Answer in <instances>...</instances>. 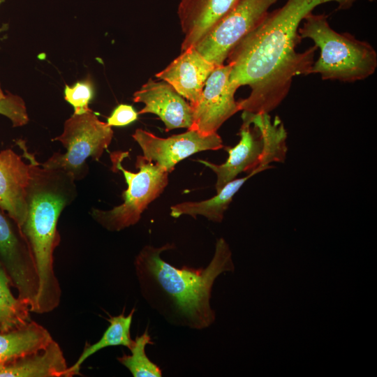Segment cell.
<instances>
[{
    "label": "cell",
    "instance_id": "10",
    "mask_svg": "<svg viewBox=\"0 0 377 377\" xmlns=\"http://www.w3.org/2000/svg\"><path fill=\"white\" fill-rule=\"evenodd\" d=\"M132 137L140 147L142 156L168 173L173 171L179 162L197 152L223 147L222 139L217 133L206 135L193 129L160 138L138 128Z\"/></svg>",
    "mask_w": 377,
    "mask_h": 377
},
{
    "label": "cell",
    "instance_id": "23",
    "mask_svg": "<svg viewBox=\"0 0 377 377\" xmlns=\"http://www.w3.org/2000/svg\"><path fill=\"white\" fill-rule=\"evenodd\" d=\"M93 85L89 80L77 82L72 87L66 85L64 98L74 108L76 114L87 112L91 109L89 103L93 97Z\"/></svg>",
    "mask_w": 377,
    "mask_h": 377
},
{
    "label": "cell",
    "instance_id": "11",
    "mask_svg": "<svg viewBox=\"0 0 377 377\" xmlns=\"http://www.w3.org/2000/svg\"><path fill=\"white\" fill-rule=\"evenodd\" d=\"M229 64L217 66L208 77L198 103L192 106L191 127L203 134L217 133L221 125L239 110L235 94L237 88L230 82Z\"/></svg>",
    "mask_w": 377,
    "mask_h": 377
},
{
    "label": "cell",
    "instance_id": "19",
    "mask_svg": "<svg viewBox=\"0 0 377 377\" xmlns=\"http://www.w3.org/2000/svg\"><path fill=\"white\" fill-rule=\"evenodd\" d=\"M135 310L133 308L127 316H125L123 312L116 316H110L108 319L110 325L101 338L93 344L85 343L84 349L77 361L68 367L66 377L80 375L83 362L90 356L103 348L122 346L130 350L134 344V340L131 337L130 330Z\"/></svg>",
    "mask_w": 377,
    "mask_h": 377
},
{
    "label": "cell",
    "instance_id": "26",
    "mask_svg": "<svg viewBox=\"0 0 377 377\" xmlns=\"http://www.w3.org/2000/svg\"><path fill=\"white\" fill-rule=\"evenodd\" d=\"M1 1L0 0V2H1Z\"/></svg>",
    "mask_w": 377,
    "mask_h": 377
},
{
    "label": "cell",
    "instance_id": "7",
    "mask_svg": "<svg viewBox=\"0 0 377 377\" xmlns=\"http://www.w3.org/2000/svg\"><path fill=\"white\" fill-rule=\"evenodd\" d=\"M112 137L111 126L99 120L91 110L80 114H73L64 122L62 133L52 140L60 142L66 151L53 154L41 165L64 170L75 180H80L88 173L87 159L91 157L99 161Z\"/></svg>",
    "mask_w": 377,
    "mask_h": 377
},
{
    "label": "cell",
    "instance_id": "22",
    "mask_svg": "<svg viewBox=\"0 0 377 377\" xmlns=\"http://www.w3.org/2000/svg\"><path fill=\"white\" fill-rule=\"evenodd\" d=\"M0 114L8 117L14 127L22 126L29 121L25 103L19 96L5 94L0 86Z\"/></svg>",
    "mask_w": 377,
    "mask_h": 377
},
{
    "label": "cell",
    "instance_id": "8",
    "mask_svg": "<svg viewBox=\"0 0 377 377\" xmlns=\"http://www.w3.org/2000/svg\"><path fill=\"white\" fill-rule=\"evenodd\" d=\"M278 1L237 0L194 47L215 66L224 64L232 49L263 20Z\"/></svg>",
    "mask_w": 377,
    "mask_h": 377
},
{
    "label": "cell",
    "instance_id": "21",
    "mask_svg": "<svg viewBox=\"0 0 377 377\" xmlns=\"http://www.w3.org/2000/svg\"><path fill=\"white\" fill-rule=\"evenodd\" d=\"M147 344H154L148 331L134 339V344L130 349L131 355H123L117 358V361L127 368L134 377H161V369L145 353Z\"/></svg>",
    "mask_w": 377,
    "mask_h": 377
},
{
    "label": "cell",
    "instance_id": "24",
    "mask_svg": "<svg viewBox=\"0 0 377 377\" xmlns=\"http://www.w3.org/2000/svg\"><path fill=\"white\" fill-rule=\"evenodd\" d=\"M138 113L129 105L120 104L108 118L107 124L110 126H123L135 121Z\"/></svg>",
    "mask_w": 377,
    "mask_h": 377
},
{
    "label": "cell",
    "instance_id": "12",
    "mask_svg": "<svg viewBox=\"0 0 377 377\" xmlns=\"http://www.w3.org/2000/svg\"><path fill=\"white\" fill-rule=\"evenodd\" d=\"M133 101L145 105L138 114L157 115L163 122L165 131L181 128L188 129L193 124L192 106L165 81L150 78L133 94Z\"/></svg>",
    "mask_w": 377,
    "mask_h": 377
},
{
    "label": "cell",
    "instance_id": "27",
    "mask_svg": "<svg viewBox=\"0 0 377 377\" xmlns=\"http://www.w3.org/2000/svg\"><path fill=\"white\" fill-rule=\"evenodd\" d=\"M1 1H2V0H1Z\"/></svg>",
    "mask_w": 377,
    "mask_h": 377
},
{
    "label": "cell",
    "instance_id": "14",
    "mask_svg": "<svg viewBox=\"0 0 377 377\" xmlns=\"http://www.w3.org/2000/svg\"><path fill=\"white\" fill-rule=\"evenodd\" d=\"M30 168L11 149L0 151V207L20 226L27 213Z\"/></svg>",
    "mask_w": 377,
    "mask_h": 377
},
{
    "label": "cell",
    "instance_id": "17",
    "mask_svg": "<svg viewBox=\"0 0 377 377\" xmlns=\"http://www.w3.org/2000/svg\"><path fill=\"white\" fill-rule=\"evenodd\" d=\"M52 340L49 331L32 320L16 329L0 330V364L43 349Z\"/></svg>",
    "mask_w": 377,
    "mask_h": 377
},
{
    "label": "cell",
    "instance_id": "18",
    "mask_svg": "<svg viewBox=\"0 0 377 377\" xmlns=\"http://www.w3.org/2000/svg\"><path fill=\"white\" fill-rule=\"evenodd\" d=\"M255 175L256 173L253 172L244 177L232 180L209 199L198 202L186 201L172 205L170 207V216L179 218L182 215H189L195 219L198 215H201L212 222L221 223L233 196Z\"/></svg>",
    "mask_w": 377,
    "mask_h": 377
},
{
    "label": "cell",
    "instance_id": "15",
    "mask_svg": "<svg viewBox=\"0 0 377 377\" xmlns=\"http://www.w3.org/2000/svg\"><path fill=\"white\" fill-rule=\"evenodd\" d=\"M237 0H181L177 15L184 38L181 52L194 47L230 10Z\"/></svg>",
    "mask_w": 377,
    "mask_h": 377
},
{
    "label": "cell",
    "instance_id": "25",
    "mask_svg": "<svg viewBox=\"0 0 377 377\" xmlns=\"http://www.w3.org/2000/svg\"><path fill=\"white\" fill-rule=\"evenodd\" d=\"M369 1H374V0H369Z\"/></svg>",
    "mask_w": 377,
    "mask_h": 377
},
{
    "label": "cell",
    "instance_id": "5",
    "mask_svg": "<svg viewBox=\"0 0 377 377\" xmlns=\"http://www.w3.org/2000/svg\"><path fill=\"white\" fill-rule=\"evenodd\" d=\"M325 13L307 15L299 28L302 39L309 38L320 50V57L309 71L323 80L353 82L373 75L377 68V53L368 42L348 33L334 30Z\"/></svg>",
    "mask_w": 377,
    "mask_h": 377
},
{
    "label": "cell",
    "instance_id": "20",
    "mask_svg": "<svg viewBox=\"0 0 377 377\" xmlns=\"http://www.w3.org/2000/svg\"><path fill=\"white\" fill-rule=\"evenodd\" d=\"M11 286L10 280L0 263V330L1 331L20 327L31 320L29 306L13 295Z\"/></svg>",
    "mask_w": 377,
    "mask_h": 377
},
{
    "label": "cell",
    "instance_id": "4",
    "mask_svg": "<svg viewBox=\"0 0 377 377\" xmlns=\"http://www.w3.org/2000/svg\"><path fill=\"white\" fill-rule=\"evenodd\" d=\"M240 140L233 147H226L228 157L222 164L205 160L198 161L216 175L215 188L219 193L228 182L243 172L259 173L272 168V163H283L287 153V131L279 117L269 113L243 112Z\"/></svg>",
    "mask_w": 377,
    "mask_h": 377
},
{
    "label": "cell",
    "instance_id": "13",
    "mask_svg": "<svg viewBox=\"0 0 377 377\" xmlns=\"http://www.w3.org/2000/svg\"><path fill=\"white\" fill-rule=\"evenodd\" d=\"M216 66L195 47H190L181 52L177 58L155 76L170 84L193 106L198 103L205 82Z\"/></svg>",
    "mask_w": 377,
    "mask_h": 377
},
{
    "label": "cell",
    "instance_id": "16",
    "mask_svg": "<svg viewBox=\"0 0 377 377\" xmlns=\"http://www.w3.org/2000/svg\"><path fill=\"white\" fill-rule=\"evenodd\" d=\"M68 365L54 339L44 348L0 364V377H66Z\"/></svg>",
    "mask_w": 377,
    "mask_h": 377
},
{
    "label": "cell",
    "instance_id": "3",
    "mask_svg": "<svg viewBox=\"0 0 377 377\" xmlns=\"http://www.w3.org/2000/svg\"><path fill=\"white\" fill-rule=\"evenodd\" d=\"M29 161L30 180L27 190V213L20 226L31 251L40 288L32 313H45L60 303L61 288L54 270V251L60 242L57 223L64 209L75 199V179L60 169L43 166L18 140Z\"/></svg>",
    "mask_w": 377,
    "mask_h": 377
},
{
    "label": "cell",
    "instance_id": "6",
    "mask_svg": "<svg viewBox=\"0 0 377 377\" xmlns=\"http://www.w3.org/2000/svg\"><path fill=\"white\" fill-rule=\"evenodd\" d=\"M127 152L111 154L112 168L121 171L128 186L122 193L123 202L109 210L92 208L90 215L103 228L118 232L136 224L148 205L163 192L168 183L169 173L156 164L137 156V172L125 169L122 160Z\"/></svg>",
    "mask_w": 377,
    "mask_h": 377
},
{
    "label": "cell",
    "instance_id": "2",
    "mask_svg": "<svg viewBox=\"0 0 377 377\" xmlns=\"http://www.w3.org/2000/svg\"><path fill=\"white\" fill-rule=\"evenodd\" d=\"M174 244L145 246L135 256L134 267L141 295L148 305L168 323L193 330L209 327L216 318L210 300L219 275L232 272L234 265L228 244L216 240L212 259L206 267H176L161 258Z\"/></svg>",
    "mask_w": 377,
    "mask_h": 377
},
{
    "label": "cell",
    "instance_id": "9",
    "mask_svg": "<svg viewBox=\"0 0 377 377\" xmlns=\"http://www.w3.org/2000/svg\"><path fill=\"white\" fill-rule=\"evenodd\" d=\"M0 263L17 297L29 306L31 312L40 288L34 259L20 226L1 207Z\"/></svg>",
    "mask_w": 377,
    "mask_h": 377
},
{
    "label": "cell",
    "instance_id": "1",
    "mask_svg": "<svg viewBox=\"0 0 377 377\" xmlns=\"http://www.w3.org/2000/svg\"><path fill=\"white\" fill-rule=\"evenodd\" d=\"M355 0H287L269 12L263 20L230 52V82L237 89L247 85L249 95L239 101V110L251 114L269 113L288 94L293 80L308 75L318 49L313 45L303 52L296 48L302 40L300 24L321 4L331 1L339 8Z\"/></svg>",
    "mask_w": 377,
    "mask_h": 377
}]
</instances>
